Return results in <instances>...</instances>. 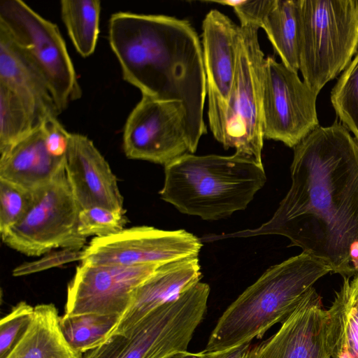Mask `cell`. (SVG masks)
<instances>
[{"mask_svg": "<svg viewBox=\"0 0 358 358\" xmlns=\"http://www.w3.org/2000/svg\"><path fill=\"white\" fill-rule=\"evenodd\" d=\"M292 185L272 217L222 236L280 235L343 278L358 273V143L338 123L319 126L294 148Z\"/></svg>", "mask_w": 358, "mask_h": 358, "instance_id": "obj_1", "label": "cell"}, {"mask_svg": "<svg viewBox=\"0 0 358 358\" xmlns=\"http://www.w3.org/2000/svg\"><path fill=\"white\" fill-rule=\"evenodd\" d=\"M108 22L109 43L124 80L143 96L182 103L194 154L207 133L206 78L196 30L187 20L125 11L113 13Z\"/></svg>", "mask_w": 358, "mask_h": 358, "instance_id": "obj_2", "label": "cell"}, {"mask_svg": "<svg viewBox=\"0 0 358 358\" xmlns=\"http://www.w3.org/2000/svg\"><path fill=\"white\" fill-rule=\"evenodd\" d=\"M266 182L262 163L250 157L187 152L164 166L159 194L180 213L213 221L245 209Z\"/></svg>", "mask_w": 358, "mask_h": 358, "instance_id": "obj_3", "label": "cell"}, {"mask_svg": "<svg viewBox=\"0 0 358 358\" xmlns=\"http://www.w3.org/2000/svg\"><path fill=\"white\" fill-rule=\"evenodd\" d=\"M330 272L324 262L303 252L271 266L223 313L204 350L222 351L261 338L282 322L313 285Z\"/></svg>", "mask_w": 358, "mask_h": 358, "instance_id": "obj_4", "label": "cell"}, {"mask_svg": "<svg viewBox=\"0 0 358 358\" xmlns=\"http://www.w3.org/2000/svg\"><path fill=\"white\" fill-rule=\"evenodd\" d=\"M240 25V24H239ZM260 27L240 25L235 76L226 100L208 96V117L214 138L224 149L262 162L263 85L265 57L258 39Z\"/></svg>", "mask_w": 358, "mask_h": 358, "instance_id": "obj_5", "label": "cell"}, {"mask_svg": "<svg viewBox=\"0 0 358 358\" xmlns=\"http://www.w3.org/2000/svg\"><path fill=\"white\" fill-rule=\"evenodd\" d=\"M358 50V1L299 0V61L317 94Z\"/></svg>", "mask_w": 358, "mask_h": 358, "instance_id": "obj_6", "label": "cell"}, {"mask_svg": "<svg viewBox=\"0 0 358 358\" xmlns=\"http://www.w3.org/2000/svg\"><path fill=\"white\" fill-rule=\"evenodd\" d=\"M209 294V285L198 282L82 358H167L187 351L205 315Z\"/></svg>", "mask_w": 358, "mask_h": 358, "instance_id": "obj_7", "label": "cell"}, {"mask_svg": "<svg viewBox=\"0 0 358 358\" xmlns=\"http://www.w3.org/2000/svg\"><path fill=\"white\" fill-rule=\"evenodd\" d=\"M0 27L43 76L59 113L80 97L74 66L57 24L21 0H0Z\"/></svg>", "mask_w": 358, "mask_h": 358, "instance_id": "obj_8", "label": "cell"}, {"mask_svg": "<svg viewBox=\"0 0 358 358\" xmlns=\"http://www.w3.org/2000/svg\"><path fill=\"white\" fill-rule=\"evenodd\" d=\"M33 204L24 217L1 233L8 247L29 257L55 248L83 250L87 238L78 233L79 208L66 172L34 190Z\"/></svg>", "mask_w": 358, "mask_h": 358, "instance_id": "obj_9", "label": "cell"}, {"mask_svg": "<svg viewBox=\"0 0 358 358\" xmlns=\"http://www.w3.org/2000/svg\"><path fill=\"white\" fill-rule=\"evenodd\" d=\"M315 92L298 73L265 58L263 85V135L294 148L319 127Z\"/></svg>", "mask_w": 358, "mask_h": 358, "instance_id": "obj_10", "label": "cell"}, {"mask_svg": "<svg viewBox=\"0 0 358 358\" xmlns=\"http://www.w3.org/2000/svg\"><path fill=\"white\" fill-rule=\"evenodd\" d=\"M123 149L129 159L164 166L191 153L187 113L182 103L142 95L125 122Z\"/></svg>", "mask_w": 358, "mask_h": 358, "instance_id": "obj_11", "label": "cell"}, {"mask_svg": "<svg viewBox=\"0 0 358 358\" xmlns=\"http://www.w3.org/2000/svg\"><path fill=\"white\" fill-rule=\"evenodd\" d=\"M201 247L199 238L183 229L133 227L92 238L83 249L81 263L125 266L165 264L198 257Z\"/></svg>", "mask_w": 358, "mask_h": 358, "instance_id": "obj_12", "label": "cell"}, {"mask_svg": "<svg viewBox=\"0 0 358 358\" xmlns=\"http://www.w3.org/2000/svg\"><path fill=\"white\" fill-rule=\"evenodd\" d=\"M162 264L125 266L81 263L68 285L64 315L121 316L136 289Z\"/></svg>", "mask_w": 358, "mask_h": 358, "instance_id": "obj_13", "label": "cell"}, {"mask_svg": "<svg viewBox=\"0 0 358 358\" xmlns=\"http://www.w3.org/2000/svg\"><path fill=\"white\" fill-rule=\"evenodd\" d=\"M271 337L250 348L243 358H331L328 312L313 287Z\"/></svg>", "mask_w": 358, "mask_h": 358, "instance_id": "obj_14", "label": "cell"}, {"mask_svg": "<svg viewBox=\"0 0 358 358\" xmlns=\"http://www.w3.org/2000/svg\"><path fill=\"white\" fill-rule=\"evenodd\" d=\"M65 172L80 210L97 206L125 211L116 176L86 136L70 134L65 156Z\"/></svg>", "mask_w": 358, "mask_h": 358, "instance_id": "obj_15", "label": "cell"}, {"mask_svg": "<svg viewBox=\"0 0 358 358\" xmlns=\"http://www.w3.org/2000/svg\"><path fill=\"white\" fill-rule=\"evenodd\" d=\"M201 276L198 257L162 264L136 289L129 307L106 341L124 334L150 312L200 282Z\"/></svg>", "mask_w": 358, "mask_h": 358, "instance_id": "obj_16", "label": "cell"}, {"mask_svg": "<svg viewBox=\"0 0 358 358\" xmlns=\"http://www.w3.org/2000/svg\"><path fill=\"white\" fill-rule=\"evenodd\" d=\"M240 25L217 9L202 22V51L208 96L226 100L234 81Z\"/></svg>", "mask_w": 358, "mask_h": 358, "instance_id": "obj_17", "label": "cell"}, {"mask_svg": "<svg viewBox=\"0 0 358 358\" xmlns=\"http://www.w3.org/2000/svg\"><path fill=\"white\" fill-rule=\"evenodd\" d=\"M0 84L23 101L39 125L48 117L59 114L45 80L1 27Z\"/></svg>", "mask_w": 358, "mask_h": 358, "instance_id": "obj_18", "label": "cell"}, {"mask_svg": "<svg viewBox=\"0 0 358 358\" xmlns=\"http://www.w3.org/2000/svg\"><path fill=\"white\" fill-rule=\"evenodd\" d=\"M65 172V158L48 152L41 126L1 153L0 178L30 190L38 189Z\"/></svg>", "mask_w": 358, "mask_h": 358, "instance_id": "obj_19", "label": "cell"}, {"mask_svg": "<svg viewBox=\"0 0 358 358\" xmlns=\"http://www.w3.org/2000/svg\"><path fill=\"white\" fill-rule=\"evenodd\" d=\"M52 303L34 307L27 330L5 358H82L66 341Z\"/></svg>", "mask_w": 358, "mask_h": 358, "instance_id": "obj_20", "label": "cell"}, {"mask_svg": "<svg viewBox=\"0 0 358 358\" xmlns=\"http://www.w3.org/2000/svg\"><path fill=\"white\" fill-rule=\"evenodd\" d=\"M343 278L328 312L331 358H358V273Z\"/></svg>", "mask_w": 358, "mask_h": 358, "instance_id": "obj_21", "label": "cell"}, {"mask_svg": "<svg viewBox=\"0 0 358 358\" xmlns=\"http://www.w3.org/2000/svg\"><path fill=\"white\" fill-rule=\"evenodd\" d=\"M281 62L299 70V0H271L261 23Z\"/></svg>", "mask_w": 358, "mask_h": 358, "instance_id": "obj_22", "label": "cell"}, {"mask_svg": "<svg viewBox=\"0 0 358 358\" xmlns=\"http://www.w3.org/2000/svg\"><path fill=\"white\" fill-rule=\"evenodd\" d=\"M61 16L77 52L91 55L99 34L101 2L99 0H62Z\"/></svg>", "mask_w": 358, "mask_h": 358, "instance_id": "obj_23", "label": "cell"}, {"mask_svg": "<svg viewBox=\"0 0 358 358\" xmlns=\"http://www.w3.org/2000/svg\"><path fill=\"white\" fill-rule=\"evenodd\" d=\"M120 317L96 313L64 315L59 319V324L69 344L83 355L103 344Z\"/></svg>", "mask_w": 358, "mask_h": 358, "instance_id": "obj_24", "label": "cell"}, {"mask_svg": "<svg viewBox=\"0 0 358 358\" xmlns=\"http://www.w3.org/2000/svg\"><path fill=\"white\" fill-rule=\"evenodd\" d=\"M39 126L23 101L0 84V153L27 137Z\"/></svg>", "mask_w": 358, "mask_h": 358, "instance_id": "obj_25", "label": "cell"}, {"mask_svg": "<svg viewBox=\"0 0 358 358\" xmlns=\"http://www.w3.org/2000/svg\"><path fill=\"white\" fill-rule=\"evenodd\" d=\"M332 106L358 143V52L332 89Z\"/></svg>", "mask_w": 358, "mask_h": 358, "instance_id": "obj_26", "label": "cell"}, {"mask_svg": "<svg viewBox=\"0 0 358 358\" xmlns=\"http://www.w3.org/2000/svg\"><path fill=\"white\" fill-rule=\"evenodd\" d=\"M34 200V190L0 178V233L21 220Z\"/></svg>", "mask_w": 358, "mask_h": 358, "instance_id": "obj_27", "label": "cell"}, {"mask_svg": "<svg viewBox=\"0 0 358 358\" xmlns=\"http://www.w3.org/2000/svg\"><path fill=\"white\" fill-rule=\"evenodd\" d=\"M128 222L125 211H115L102 207L81 210L78 216V233L85 238L105 237L124 229Z\"/></svg>", "mask_w": 358, "mask_h": 358, "instance_id": "obj_28", "label": "cell"}, {"mask_svg": "<svg viewBox=\"0 0 358 358\" xmlns=\"http://www.w3.org/2000/svg\"><path fill=\"white\" fill-rule=\"evenodd\" d=\"M34 307L20 301L0 322V358H5L29 327Z\"/></svg>", "mask_w": 358, "mask_h": 358, "instance_id": "obj_29", "label": "cell"}, {"mask_svg": "<svg viewBox=\"0 0 358 358\" xmlns=\"http://www.w3.org/2000/svg\"><path fill=\"white\" fill-rule=\"evenodd\" d=\"M83 250L62 249V250L48 252L36 261L25 262L13 271V275L19 277L40 272L53 267L61 266L65 264L82 260Z\"/></svg>", "mask_w": 358, "mask_h": 358, "instance_id": "obj_30", "label": "cell"}, {"mask_svg": "<svg viewBox=\"0 0 358 358\" xmlns=\"http://www.w3.org/2000/svg\"><path fill=\"white\" fill-rule=\"evenodd\" d=\"M208 2L232 7L240 21V25L254 24L261 28V23L270 7L271 0H224Z\"/></svg>", "mask_w": 358, "mask_h": 358, "instance_id": "obj_31", "label": "cell"}, {"mask_svg": "<svg viewBox=\"0 0 358 358\" xmlns=\"http://www.w3.org/2000/svg\"><path fill=\"white\" fill-rule=\"evenodd\" d=\"M48 152L55 158H65L70 134L57 116H49L41 124Z\"/></svg>", "mask_w": 358, "mask_h": 358, "instance_id": "obj_32", "label": "cell"}, {"mask_svg": "<svg viewBox=\"0 0 358 358\" xmlns=\"http://www.w3.org/2000/svg\"><path fill=\"white\" fill-rule=\"evenodd\" d=\"M250 343L219 352H207L206 358H243Z\"/></svg>", "mask_w": 358, "mask_h": 358, "instance_id": "obj_33", "label": "cell"}, {"mask_svg": "<svg viewBox=\"0 0 358 358\" xmlns=\"http://www.w3.org/2000/svg\"><path fill=\"white\" fill-rule=\"evenodd\" d=\"M207 354L205 350L199 352H190L187 350L176 352L167 358H206Z\"/></svg>", "mask_w": 358, "mask_h": 358, "instance_id": "obj_34", "label": "cell"}]
</instances>
